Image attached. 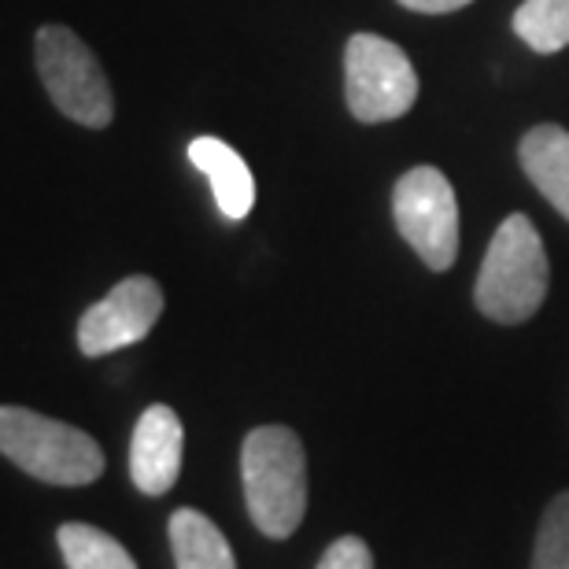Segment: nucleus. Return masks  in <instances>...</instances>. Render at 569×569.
<instances>
[{"label":"nucleus","mask_w":569,"mask_h":569,"mask_svg":"<svg viewBox=\"0 0 569 569\" xmlns=\"http://www.w3.org/2000/svg\"><path fill=\"white\" fill-rule=\"evenodd\" d=\"M318 569H373V555L362 537H340L318 559Z\"/></svg>","instance_id":"2eb2a0df"},{"label":"nucleus","mask_w":569,"mask_h":569,"mask_svg":"<svg viewBox=\"0 0 569 569\" xmlns=\"http://www.w3.org/2000/svg\"><path fill=\"white\" fill-rule=\"evenodd\" d=\"M170 551H174L178 569H237L222 529L192 507L170 515Z\"/></svg>","instance_id":"9b49d317"},{"label":"nucleus","mask_w":569,"mask_h":569,"mask_svg":"<svg viewBox=\"0 0 569 569\" xmlns=\"http://www.w3.org/2000/svg\"><path fill=\"white\" fill-rule=\"evenodd\" d=\"M33 60L44 82V93L67 119L82 122L89 130H104L116 116V100L104 71L89 44L67 27H41L33 38Z\"/></svg>","instance_id":"20e7f679"},{"label":"nucleus","mask_w":569,"mask_h":569,"mask_svg":"<svg viewBox=\"0 0 569 569\" xmlns=\"http://www.w3.org/2000/svg\"><path fill=\"white\" fill-rule=\"evenodd\" d=\"M532 569H569V492L555 496L543 510Z\"/></svg>","instance_id":"4468645a"},{"label":"nucleus","mask_w":569,"mask_h":569,"mask_svg":"<svg viewBox=\"0 0 569 569\" xmlns=\"http://www.w3.org/2000/svg\"><path fill=\"white\" fill-rule=\"evenodd\" d=\"M551 284V267L529 214H507L499 222L473 284L477 311L499 326L529 322L540 311Z\"/></svg>","instance_id":"f03ea898"},{"label":"nucleus","mask_w":569,"mask_h":569,"mask_svg":"<svg viewBox=\"0 0 569 569\" xmlns=\"http://www.w3.org/2000/svg\"><path fill=\"white\" fill-rule=\"evenodd\" d=\"M56 543H60L67 569H138L130 551L116 537H108L97 526H86V521H67V526H60Z\"/></svg>","instance_id":"f8f14e48"},{"label":"nucleus","mask_w":569,"mask_h":569,"mask_svg":"<svg viewBox=\"0 0 569 569\" xmlns=\"http://www.w3.org/2000/svg\"><path fill=\"white\" fill-rule=\"evenodd\" d=\"M515 33L540 56L562 52L569 44V0H526L515 11Z\"/></svg>","instance_id":"ddd939ff"},{"label":"nucleus","mask_w":569,"mask_h":569,"mask_svg":"<svg viewBox=\"0 0 569 569\" xmlns=\"http://www.w3.org/2000/svg\"><path fill=\"white\" fill-rule=\"evenodd\" d=\"M186 429L167 403H152L138 418L130 440V477L144 496H167L181 473Z\"/></svg>","instance_id":"6e6552de"},{"label":"nucleus","mask_w":569,"mask_h":569,"mask_svg":"<svg viewBox=\"0 0 569 569\" xmlns=\"http://www.w3.org/2000/svg\"><path fill=\"white\" fill-rule=\"evenodd\" d=\"M0 451L44 485H93L104 473V451L89 432L27 407L0 411Z\"/></svg>","instance_id":"7ed1b4c3"},{"label":"nucleus","mask_w":569,"mask_h":569,"mask_svg":"<svg viewBox=\"0 0 569 569\" xmlns=\"http://www.w3.org/2000/svg\"><path fill=\"white\" fill-rule=\"evenodd\" d=\"M189 159H192V167L211 181V192H214V200H219V211L226 219H233V222L248 219V211H252V203H256V178L244 159L219 138H197L189 144Z\"/></svg>","instance_id":"1a4fd4ad"},{"label":"nucleus","mask_w":569,"mask_h":569,"mask_svg":"<svg viewBox=\"0 0 569 569\" xmlns=\"http://www.w3.org/2000/svg\"><path fill=\"white\" fill-rule=\"evenodd\" d=\"M244 499L256 529L284 540L300 529L307 510V455L289 426H259L241 448Z\"/></svg>","instance_id":"f257e3e1"},{"label":"nucleus","mask_w":569,"mask_h":569,"mask_svg":"<svg viewBox=\"0 0 569 569\" xmlns=\"http://www.w3.org/2000/svg\"><path fill=\"white\" fill-rule=\"evenodd\" d=\"M518 159L532 186L569 222V133L555 122L532 127L518 144Z\"/></svg>","instance_id":"9d476101"},{"label":"nucleus","mask_w":569,"mask_h":569,"mask_svg":"<svg viewBox=\"0 0 569 569\" xmlns=\"http://www.w3.org/2000/svg\"><path fill=\"white\" fill-rule=\"evenodd\" d=\"M345 97L359 122H392L415 108L418 74L396 41L351 33L345 49Z\"/></svg>","instance_id":"39448f33"},{"label":"nucleus","mask_w":569,"mask_h":569,"mask_svg":"<svg viewBox=\"0 0 569 569\" xmlns=\"http://www.w3.org/2000/svg\"><path fill=\"white\" fill-rule=\"evenodd\" d=\"M403 8L418 11V16H448V11H459L473 0H400Z\"/></svg>","instance_id":"dca6fc26"},{"label":"nucleus","mask_w":569,"mask_h":569,"mask_svg":"<svg viewBox=\"0 0 569 569\" xmlns=\"http://www.w3.org/2000/svg\"><path fill=\"white\" fill-rule=\"evenodd\" d=\"M392 214L403 241L429 270H448L459 256V200L437 167H411L396 181Z\"/></svg>","instance_id":"423d86ee"},{"label":"nucleus","mask_w":569,"mask_h":569,"mask_svg":"<svg viewBox=\"0 0 569 569\" xmlns=\"http://www.w3.org/2000/svg\"><path fill=\"white\" fill-rule=\"evenodd\" d=\"M163 315V289L159 281L133 274L122 278L104 300H97L78 322V348L82 356H111L119 348H130L152 333V326Z\"/></svg>","instance_id":"0eeeda50"}]
</instances>
